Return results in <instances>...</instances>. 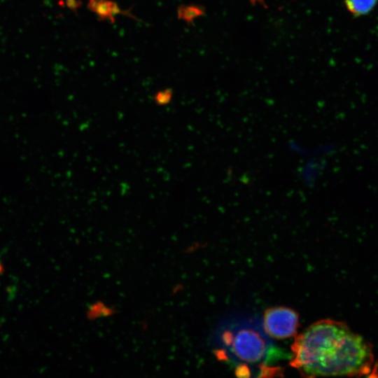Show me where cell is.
Listing matches in <instances>:
<instances>
[{
	"label": "cell",
	"instance_id": "1",
	"mask_svg": "<svg viewBox=\"0 0 378 378\" xmlns=\"http://www.w3.org/2000/svg\"><path fill=\"white\" fill-rule=\"evenodd\" d=\"M290 365L302 376H377L371 344L341 321L323 319L298 335Z\"/></svg>",
	"mask_w": 378,
	"mask_h": 378
},
{
	"label": "cell",
	"instance_id": "2",
	"mask_svg": "<svg viewBox=\"0 0 378 378\" xmlns=\"http://www.w3.org/2000/svg\"><path fill=\"white\" fill-rule=\"evenodd\" d=\"M270 338L259 318L235 317L220 323L212 340L218 356L247 368L263 365L272 348Z\"/></svg>",
	"mask_w": 378,
	"mask_h": 378
},
{
	"label": "cell",
	"instance_id": "3",
	"mask_svg": "<svg viewBox=\"0 0 378 378\" xmlns=\"http://www.w3.org/2000/svg\"><path fill=\"white\" fill-rule=\"evenodd\" d=\"M298 316L291 309L276 307L267 309L262 325L267 334L274 339H286L295 334Z\"/></svg>",
	"mask_w": 378,
	"mask_h": 378
},
{
	"label": "cell",
	"instance_id": "4",
	"mask_svg": "<svg viewBox=\"0 0 378 378\" xmlns=\"http://www.w3.org/2000/svg\"><path fill=\"white\" fill-rule=\"evenodd\" d=\"M89 3L90 8L102 19H108L112 22L115 15L122 13L116 4L108 0H90Z\"/></svg>",
	"mask_w": 378,
	"mask_h": 378
},
{
	"label": "cell",
	"instance_id": "5",
	"mask_svg": "<svg viewBox=\"0 0 378 378\" xmlns=\"http://www.w3.org/2000/svg\"><path fill=\"white\" fill-rule=\"evenodd\" d=\"M377 0H344L347 9L354 15L368 13L375 6Z\"/></svg>",
	"mask_w": 378,
	"mask_h": 378
},
{
	"label": "cell",
	"instance_id": "6",
	"mask_svg": "<svg viewBox=\"0 0 378 378\" xmlns=\"http://www.w3.org/2000/svg\"><path fill=\"white\" fill-rule=\"evenodd\" d=\"M178 18L188 22L202 14V10L195 6H183L178 9Z\"/></svg>",
	"mask_w": 378,
	"mask_h": 378
},
{
	"label": "cell",
	"instance_id": "7",
	"mask_svg": "<svg viewBox=\"0 0 378 378\" xmlns=\"http://www.w3.org/2000/svg\"><path fill=\"white\" fill-rule=\"evenodd\" d=\"M172 97V92L168 90L160 92L156 95V102L159 104H164L167 103Z\"/></svg>",
	"mask_w": 378,
	"mask_h": 378
},
{
	"label": "cell",
	"instance_id": "8",
	"mask_svg": "<svg viewBox=\"0 0 378 378\" xmlns=\"http://www.w3.org/2000/svg\"><path fill=\"white\" fill-rule=\"evenodd\" d=\"M4 271V263L1 259V255L0 254V276L3 274Z\"/></svg>",
	"mask_w": 378,
	"mask_h": 378
},
{
	"label": "cell",
	"instance_id": "9",
	"mask_svg": "<svg viewBox=\"0 0 378 378\" xmlns=\"http://www.w3.org/2000/svg\"><path fill=\"white\" fill-rule=\"evenodd\" d=\"M253 3H255L256 1L262 2V0H251Z\"/></svg>",
	"mask_w": 378,
	"mask_h": 378
}]
</instances>
